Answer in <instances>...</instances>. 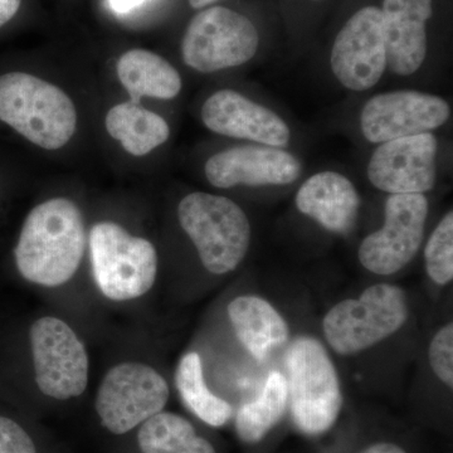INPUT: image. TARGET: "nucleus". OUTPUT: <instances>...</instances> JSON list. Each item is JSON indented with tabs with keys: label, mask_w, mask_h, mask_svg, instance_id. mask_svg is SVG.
<instances>
[{
	"label": "nucleus",
	"mask_w": 453,
	"mask_h": 453,
	"mask_svg": "<svg viewBox=\"0 0 453 453\" xmlns=\"http://www.w3.org/2000/svg\"><path fill=\"white\" fill-rule=\"evenodd\" d=\"M83 217L73 202L50 199L33 208L14 251L20 275L44 288L70 281L85 251Z\"/></svg>",
	"instance_id": "nucleus-1"
},
{
	"label": "nucleus",
	"mask_w": 453,
	"mask_h": 453,
	"mask_svg": "<svg viewBox=\"0 0 453 453\" xmlns=\"http://www.w3.org/2000/svg\"><path fill=\"white\" fill-rule=\"evenodd\" d=\"M0 120L46 150L62 148L77 127L71 98L52 83L25 73L0 76Z\"/></svg>",
	"instance_id": "nucleus-2"
},
{
	"label": "nucleus",
	"mask_w": 453,
	"mask_h": 453,
	"mask_svg": "<svg viewBox=\"0 0 453 453\" xmlns=\"http://www.w3.org/2000/svg\"><path fill=\"white\" fill-rule=\"evenodd\" d=\"M288 399L295 425L306 434H324L338 419L342 405L338 372L319 340H295L285 356Z\"/></svg>",
	"instance_id": "nucleus-3"
},
{
	"label": "nucleus",
	"mask_w": 453,
	"mask_h": 453,
	"mask_svg": "<svg viewBox=\"0 0 453 453\" xmlns=\"http://www.w3.org/2000/svg\"><path fill=\"white\" fill-rule=\"evenodd\" d=\"M178 217L210 273L225 275L246 257L251 226L242 208L231 199L192 193L179 203Z\"/></svg>",
	"instance_id": "nucleus-4"
},
{
	"label": "nucleus",
	"mask_w": 453,
	"mask_h": 453,
	"mask_svg": "<svg viewBox=\"0 0 453 453\" xmlns=\"http://www.w3.org/2000/svg\"><path fill=\"white\" fill-rule=\"evenodd\" d=\"M92 273L98 288L113 301L138 299L157 279V250L148 240L103 222L89 232Z\"/></svg>",
	"instance_id": "nucleus-5"
},
{
	"label": "nucleus",
	"mask_w": 453,
	"mask_h": 453,
	"mask_svg": "<svg viewBox=\"0 0 453 453\" xmlns=\"http://www.w3.org/2000/svg\"><path fill=\"white\" fill-rule=\"evenodd\" d=\"M408 311L405 292L380 283L366 288L360 299L342 301L325 315V339L340 356L360 353L398 332Z\"/></svg>",
	"instance_id": "nucleus-6"
},
{
	"label": "nucleus",
	"mask_w": 453,
	"mask_h": 453,
	"mask_svg": "<svg viewBox=\"0 0 453 453\" xmlns=\"http://www.w3.org/2000/svg\"><path fill=\"white\" fill-rule=\"evenodd\" d=\"M255 25L243 14L225 7L199 12L181 41L184 64L202 73H217L249 62L258 50Z\"/></svg>",
	"instance_id": "nucleus-7"
},
{
	"label": "nucleus",
	"mask_w": 453,
	"mask_h": 453,
	"mask_svg": "<svg viewBox=\"0 0 453 453\" xmlns=\"http://www.w3.org/2000/svg\"><path fill=\"white\" fill-rule=\"evenodd\" d=\"M168 399L169 386L159 372L140 363H122L107 372L95 407L104 427L124 434L162 412Z\"/></svg>",
	"instance_id": "nucleus-8"
},
{
	"label": "nucleus",
	"mask_w": 453,
	"mask_h": 453,
	"mask_svg": "<svg viewBox=\"0 0 453 453\" xmlns=\"http://www.w3.org/2000/svg\"><path fill=\"white\" fill-rule=\"evenodd\" d=\"M29 338L41 392L58 401L81 395L88 388V356L76 333L65 321L47 316L32 324Z\"/></svg>",
	"instance_id": "nucleus-9"
},
{
	"label": "nucleus",
	"mask_w": 453,
	"mask_h": 453,
	"mask_svg": "<svg viewBox=\"0 0 453 453\" xmlns=\"http://www.w3.org/2000/svg\"><path fill=\"white\" fill-rule=\"evenodd\" d=\"M428 199L423 195H390L386 220L359 247V261L372 273L388 276L412 261L425 235Z\"/></svg>",
	"instance_id": "nucleus-10"
},
{
	"label": "nucleus",
	"mask_w": 453,
	"mask_h": 453,
	"mask_svg": "<svg viewBox=\"0 0 453 453\" xmlns=\"http://www.w3.org/2000/svg\"><path fill=\"white\" fill-rule=\"evenodd\" d=\"M330 64L338 81L353 91H365L380 82L387 70L380 8H362L348 20L334 42Z\"/></svg>",
	"instance_id": "nucleus-11"
},
{
	"label": "nucleus",
	"mask_w": 453,
	"mask_h": 453,
	"mask_svg": "<svg viewBox=\"0 0 453 453\" xmlns=\"http://www.w3.org/2000/svg\"><path fill=\"white\" fill-rule=\"evenodd\" d=\"M449 106L443 98L418 91L375 95L360 115L363 135L372 144L431 133L446 124Z\"/></svg>",
	"instance_id": "nucleus-12"
},
{
	"label": "nucleus",
	"mask_w": 453,
	"mask_h": 453,
	"mask_svg": "<svg viewBox=\"0 0 453 453\" xmlns=\"http://www.w3.org/2000/svg\"><path fill=\"white\" fill-rule=\"evenodd\" d=\"M437 153L431 133L381 142L368 164L369 180L389 195H423L436 186Z\"/></svg>",
	"instance_id": "nucleus-13"
},
{
	"label": "nucleus",
	"mask_w": 453,
	"mask_h": 453,
	"mask_svg": "<svg viewBox=\"0 0 453 453\" xmlns=\"http://www.w3.org/2000/svg\"><path fill=\"white\" fill-rule=\"evenodd\" d=\"M299 160L288 151L267 145H241L220 151L205 164L211 186H288L299 179Z\"/></svg>",
	"instance_id": "nucleus-14"
},
{
	"label": "nucleus",
	"mask_w": 453,
	"mask_h": 453,
	"mask_svg": "<svg viewBox=\"0 0 453 453\" xmlns=\"http://www.w3.org/2000/svg\"><path fill=\"white\" fill-rule=\"evenodd\" d=\"M202 120L213 133L229 138L273 148H286L290 142V129L279 115L232 89H220L205 101Z\"/></svg>",
	"instance_id": "nucleus-15"
},
{
	"label": "nucleus",
	"mask_w": 453,
	"mask_h": 453,
	"mask_svg": "<svg viewBox=\"0 0 453 453\" xmlns=\"http://www.w3.org/2000/svg\"><path fill=\"white\" fill-rule=\"evenodd\" d=\"M380 12L387 67L399 76H411L427 55L426 25L432 16V0H384Z\"/></svg>",
	"instance_id": "nucleus-16"
},
{
	"label": "nucleus",
	"mask_w": 453,
	"mask_h": 453,
	"mask_svg": "<svg viewBox=\"0 0 453 453\" xmlns=\"http://www.w3.org/2000/svg\"><path fill=\"white\" fill-rule=\"evenodd\" d=\"M359 205L354 184L344 175L329 170L310 177L296 195V207L301 213L334 234H347L351 231Z\"/></svg>",
	"instance_id": "nucleus-17"
},
{
	"label": "nucleus",
	"mask_w": 453,
	"mask_h": 453,
	"mask_svg": "<svg viewBox=\"0 0 453 453\" xmlns=\"http://www.w3.org/2000/svg\"><path fill=\"white\" fill-rule=\"evenodd\" d=\"M228 316L238 339L257 360L266 359L288 340V324L268 301L240 296L228 305Z\"/></svg>",
	"instance_id": "nucleus-18"
},
{
	"label": "nucleus",
	"mask_w": 453,
	"mask_h": 453,
	"mask_svg": "<svg viewBox=\"0 0 453 453\" xmlns=\"http://www.w3.org/2000/svg\"><path fill=\"white\" fill-rule=\"evenodd\" d=\"M116 68L133 103L140 104L145 96L170 100L180 92V74L166 59L150 50H127Z\"/></svg>",
	"instance_id": "nucleus-19"
},
{
	"label": "nucleus",
	"mask_w": 453,
	"mask_h": 453,
	"mask_svg": "<svg viewBox=\"0 0 453 453\" xmlns=\"http://www.w3.org/2000/svg\"><path fill=\"white\" fill-rule=\"evenodd\" d=\"M107 133L119 140L125 150L135 157L153 151L168 140V122L162 116L127 101L113 106L105 119Z\"/></svg>",
	"instance_id": "nucleus-20"
},
{
	"label": "nucleus",
	"mask_w": 453,
	"mask_h": 453,
	"mask_svg": "<svg viewBox=\"0 0 453 453\" xmlns=\"http://www.w3.org/2000/svg\"><path fill=\"white\" fill-rule=\"evenodd\" d=\"M142 453H216L183 417L160 412L142 423L138 434Z\"/></svg>",
	"instance_id": "nucleus-21"
},
{
	"label": "nucleus",
	"mask_w": 453,
	"mask_h": 453,
	"mask_svg": "<svg viewBox=\"0 0 453 453\" xmlns=\"http://www.w3.org/2000/svg\"><path fill=\"white\" fill-rule=\"evenodd\" d=\"M288 388L285 375L273 372L257 399L238 411L235 429L241 440L256 443L266 436L285 414Z\"/></svg>",
	"instance_id": "nucleus-22"
},
{
	"label": "nucleus",
	"mask_w": 453,
	"mask_h": 453,
	"mask_svg": "<svg viewBox=\"0 0 453 453\" xmlns=\"http://www.w3.org/2000/svg\"><path fill=\"white\" fill-rule=\"evenodd\" d=\"M175 384L187 407L211 427H222L234 413L231 404L211 393L203 377L201 357L189 353L181 357Z\"/></svg>",
	"instance_id": "nucleus-23"
},
{
	"label": "nucleus",
	"mask_w": 453,
	"mask_h": 453,
	"mask_svg": "<svg viewBox=\"0 0 453 453\" xmlns=\"http://www.w3.org/2000/svg\"><path fill=\"white\" fill-rule=\"evenodd\" d=\"M426 270L432 281L447 285L453 279V213L449 211L429 237L425 251Z\"/></svg>",
	"instance_id": "nucleus-24"
},
{
	"label": "nucleus",
	"mask_w": 453,
	"mask_h": 453,
	"mask_svg": "<svg viewBox=\"0 0 453 453\" xmlns=\"http://www.w3.org/2000/svg\"><path fill=\"white\" fill-rule=\"evenodd\" d=\"M429 363L437 378L446 386H453V325L443 326L429 345Z\"/></svg>",
	"instance_id": "nucleus-25"
},
{
	"label": "nucleus",
	"mask_w": 453,
	"mask_h": 453,
	"mask_svg": "<svg viewBox=\"0 0 453 453\" xmlns=\"http://www.w3.org/2000/svg\"><path fill=\"white\" fill-rule=\"evenodd\" d=\"M0 453H37V449L25 429L0 416Z\"/></svg>",
	"instance_id": "nucleus-26"
},
{
	"label": "nucleus",
	"mask_w": 453,
	"mask_h": 453,
	"mask_svg": "<svg viewBox=\"0 0 453 453\" xmlns=\"http://www.w3.org/2000/svg\"><path fill=\"white\" fill-rule=\"evenodd\" d=\"M149 0H107L110 9L116 14H129L144 5Z\"/></svg>",
	"instance_id": "nucleus-27"
},
{
	"label": "nucleus",
	"mask_w": 453,
	"mask_h": 453,
	"mask_svg": "<svg viewBox=\"0 0 453 453\" xmlns=\"http://www.w3.org/2000/svg\"><path fill=\"white\" fill-rule=\"evenodd\" d=\"M22 0H0V27L7 25L9 20L19 11Z\"/></svg>",
	"instance_id": "nucleus-28"
},
{
	"label": "nucleus",
	"mask_w": 453,
	"mask_h": 453,
	"mask_svg": "<svg viewBox=\"0 0 453 453\" xmlns=\"http://www.w3.org/2000/svg\"><path fill=\"white\" fill-rule=\"evenodd\" d=\"M360 453H407L401 447L393 445V443H375L365 451Z\"/></svg>",
	"instance_id": "nucleus-29"
},
{
	"label": "nucleus",
	"mask_w": 453,
	"mask_h": 453,
	"mask_svg": "<svg viewBox=\"0 0 453 453\" xmlns=\"http://www.w3.org/2000/svg\"><path fill=\"white\" fill-rule=\"evenodd\" d=\"M216 2H219V0H189V4L192 8L201 9L208 7V5L213 4Z\"/></svg>",
	"instance_id": "nucleus-30"
}]
</instances>
